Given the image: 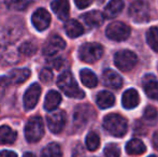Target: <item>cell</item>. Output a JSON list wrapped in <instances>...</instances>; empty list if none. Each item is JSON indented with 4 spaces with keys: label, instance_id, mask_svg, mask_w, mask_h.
Listing matches in <instances>:
<instances>
[{
    "label": "cell",
    "instance_id": "1",
    "mask_svg": "<svg viewBox=\"0 0 158 157\" xmlns=\"http://www.w3.org/2000/svg\"><path fill=\"white\" fill-rule=\"evenodd\" d=\"M57 85H58V87L60 88L64 94H66L67 96L71 97V98L81 99L85 96L84 92L79 87V85L75 82L74 78H73L72 73L70 71H64L58 76Z\"/></svg>",
    "mask_w": 158,
    "mask_h": 157
},
{
    "label": "cell",
    "instance_id": "2",
    "mask_svg": "<svg viewBox=\"0 0 158 157\" xmlns=\"http://www.w3.org/2000/svg\"><path fill=\"white\" fill-rule=\"evenodd\" d=\"M103 127L110 134L114 137H123L128 129V123L126 118L116 113H111L104 118Z\"/></svg>",
    "mask_w": 158,
    "mask_h": 157
},
{
    "label": "cell",
    "instance_id": "3",
    "mask_svg": "<svg viewBox=\"0 0 158 157\" xmlns=\"http://www.w3.org/2000/svg\"><path fill=\"white\" fill-rule=\"evenodd\" d=\"M103 55V48L99 43H85L80 48L79 57L82 61L94 64Z\"/></svg>",
    "mask_w": 158,
    "mask_h": 157
},
{
    "label": "cell",
    "instance_id": "4",
    "mask_svg": "<svg viewBox=\"0 0 158 157\" xmlns=\"http://www.w3.org/2000/svg\"><path fill=\"white\" fill-rule=\"evenodd\" d=\"M44 136V124L40 116H33L27 122L25 127V137L28 142L33 143L41 140Z\"/></svg>",
    "mask_w": 158,
    "mask_h": 157
},
{
    "label": "cell",
    "instance_id": "5",
    "mask_svg": "<svg viewBox=\"0 0 158 157\" xmlns=\"http://www.w3.org/2000/svg\"><path fill=\"white\" fill-rule=\"evenodd\" d=\"M129 15L135 23H145L150 19V4L144 0H135L129 6Z\"/></svg>",
    "mask_w": 158,
    "mask_h": 157
},
{
    "label": "cell",
    "instance_id": "6",
    "mask_svg": "<svg viewBox=\"0 0 158 157\" xmlns=\"http://www.w3.org/2000/svg\"><path fill=\"white\" fill-rule=\"evenodd\" d=\"M115 66L122 71L128 72L135 67L138 63V57L133 52L129 50L119 51L114 56Z\"/></svg>",
    "mask_w": 158,
    "mask_h": 157
},
{
    "label": "cell",
    "instance_id": "7",
    "mask_svg": "<svg viewBox=\"0 0 158 157\" xmlns=\"http://www.w3.org/2000/svg\"><path fill=\"white\" fill-rule=\"evenodd\" d=\"M130 27L127 24L122 23V22H114L111 23L106 27V35L109 39L113 41H124L128 39L130 36Z\"/></svg>",
    "mask_w": 158,
    "mask_h": 157
},
{
    "label": "cell",
    "instance_id": "8",
    "mask_svg": "<svg viewBox=\"0 0 158 157\" xmlns=\"http://www.w3.org/2000/svg\"><path fill=\"white\" fill-rule=\"evenodd\" d=\"M48 121V126L50 128V130L53 134H59L63 131V129L66 126V113L61 110L59 111H55L53 113H50L46 118Z\"/></svg>",
    "mask_w": 158,
    "mask_h": 157
},
{
    "label": "cell",
    "instance_id": "9",
    "mask_svg": "<svg viewBox=\"0 0 158 157\" xmlns=\"http://www.w3.org/2000/svg\"><path fill=\"white\" fill-rule=\"evenodd\" d=\"M41 86L38 83H35L28 87L24 95V107L26 110H32L35 107V105L39 101V98L41 96Z\"/></svg>",
    "mask_w": 158,
    "mask_h": 157
},
{
    "label": "cell",
    "instance_id": "10",
    "mask_svg": "<svg viewBox=\"0 0 158 157\" xmlns=\"http://www.w3.org/2000/svg\"><path fill=\"white\" fill-rule=\"evenodd\" d=\"M31 21L33 26L35 27V29L39 30V31H42V30H45L50 26L51 15L45 9L43 8L38 9L32 14Z\"/></svg>",
    "mask_w": 158,
    "mask_h": 157
},
{
    "label": "cell",
    "instance_id": "11",
    "mask_svg": "<svg viewBox=\"0 0 158 157\" xmlns=\"http://www.w3.org/2000/svg\"><path fill=\"white\" fill-rule=\"evenodd\" d=\"M66 48V42L63 38H60L59 36H53L52 38H50L46 42L45 46L43 48V53L45 56L53 57L56 54H58L59 52H61Z\"/></svg>",
    "mask_w": 158,
    "mask_h": 157
},
{
    "label": "cell",
    "instance_id": "12",
    "mask_svg": "<svg viewBox=\"0 0 158 157\" xmlns=\"http://www.w3.org/2000/svg\"><path fill=\"white\" fill-rule=\"evenodd\" d=\"M21 22L12 21L3 29V38L6 42H14L21 37L23 31Z\"/></svg>",
    "mask_w": 158,
    "mask_h": 157
},
{
    "label": "cell",
    "instance_id": "13",
    "mask_svg": "<svg viewBox=\"0 0 158 157\" xmlns=\"http://www.w3.org/2000/svg\"><path fill=\"white\" fill-rule=\"evenodd\" d=\"M102 79H103L104 85L112 89H118L123 85L122 76L112 69L104 70V72L102 73Z\"/></svg>",
    "mask_w": 158,
    "mask_h": 157
},
{
    "label": "cell",
    "instance_id": "14",
    "mask_svg": "<svg viewBox=\"0 0 158 157\" xmlns=\"http://www.w3.org/2000/svg\"><path fill=\"white\" fill-rule=\"evenodd\" d=\"M52 10L59 19L66 21L70 13V4L68 0H54L51 4Z\"/></svg>",
    "mask_w": 158,
    "mask_h": 157
},
{
    "label": "cell",
    "instance_id": "15",
    "mask_svg": "<svg viewBox=\"0 0 158 157\" xmlns=\"http://www.w3.org/2000/svg\"><path fill=\"white\" fill-rule=\"evenodd\" d=\"M140 101V97L139 94L135 89L130 88V89H127L125 93L123 94L122 97V105L125 109H133L139 105Z\"/></svg>",
    "mask_w": 158,
    "mask_h": 157
},
{
    "label": "cell",
    "instance_id": "16",
    "mask_svg": "<svg viewBox=\"0 0 158 157\" xmlns=\"http://www.w3.org/2000/svg\"><path fill=\"white\" fill-rule=\"evenodd\" d=\"M124 9L123 0H111L106 6L103 11V15L106 19H114Z\"/></svg>",
    "mask_w": 158,
    "mask_h": 157
},
{
    "label": "cell",
    "instance_id": "17",
    "mask_svg": "<svg viewBox=\"0 0 158 157\" xmlns=\"http://www.w3.org/2000/svg\"><path fill=\"white\" fill-rule=\"evenodd\" d=\"M82 19L85 22L86 25L90 26V27H99L103 24L106 17H104L103 13L99 12V11H90V12L82 15Z\"/></svg>",
    "mask_w": 158,
    "mask_h": 157
},
{
    "label": "cell",
    "instance_id": "18",
    "mask_svg": "<svg viewBox=\"0 0 158 157\" xmlns=\"http://www.w3.org/2000/svg\"><path fill=\"white\" fill-rule=\"evenodd\" d=\"M61 102V96L56 90H50L44 99V109L46 111H54Z\"/></svg>",
    "mask_w": 158,
    "mask_h": 157
},
{
    "label": "cell",
    "instance_id": "19",
    "mask_svg": "<svg viewBox=\"0 0 158 157\" xmlns=\"http://www.w3.org/2000/svg\"><path fill=\"white\" fill-rule=\"evenodd\" d=\"M96 102H97L98 107H99L100 109H108V108H111L114 105L115 97L112 93L102 90V92H100L99 94L97 95Z\"/></svg>",
    "mask_w": 158,
    "mask_h": 157
},
{
    "label": "cell",
    "instance_id": "20",
    "mask_svg": "<svg viewBox=\"0 0 158 157\" xmlns=\"http://www.w3.org/2000/svg\"><path fill=\"white\" fill-rule=\"evenodd\" d=\"M30 76V70L29 69H14L9 74V83L11 84H22L25 81H27Z\"/></svg>",
    "mask_w": 158,
    "mask_h": 157
},
{
    "label": "cell",
    "instance_id": "21",
    "mask_svg": "<svg viewBox=\"0 0 158 157\" xmlns=\"http://www.w3.org/2000/svg\"><path fill=\"white\" fill-rule=\"evenodd\" d=\"M64 30L70 38H77L84 32L83 26L75 19H68L64 24Z\"/></svg>",
    "mask_w": 158,
    "mask_h": 157
},
{
    "label": "cell",
    "instance_id": "22",
    "mask_svg": "<svg viewBox=\"0 0 158 157\" xmlns=\"http://www.w3.org/2000/svg\"><path fill=\"white\" fill-rule=\"evenodd\" d=\"M126 152L129 155H142L146 152V147L140 139H132L127 143Z\"/></svg>",
    "mask_w": 158,
    "mask_h": 157
},
{
    "label": "cell",
    "instance_id": "23",
    "mask_svg": "<svg viewBox=\"0 0 158 157\" xmlns=\"http://www.w3.org/2000/svg\"><path fill=\"white\" fill-rule=\"evenodd\" d=\"M16 132L9 126L0 127V144H12L16 140Z\"/></svg>",
    "mask_w": 158,
    "mask_h": 157
},
{
    "label": "cell",
    "instance_id": "24",
    "mask_svg": "<svg viewBox=\"0 0 158 157\" xmlns=\"http://www.w3.org/2000/svg\"><path fill=\"white\" fill-rule=\"evenodd\" d=\"M80 78L84 86L89 88H94L98 84V79L96 74L89 69H83L80 72Z\"/></svg>",
    "mask_w": 158,
    "mask_h": 157
},
{
    "label": "cell",
    "instance_id": "25",
    "mask_svg": "<svg viewBox=\"0 0 158 157\" xmlns=\"http://www.w3.org/2000/svg\"><path fill=\"white\" fill-rule=\"evenodd\" d=\"M144 92L150 98L158 100V82L154 79L144 81Z\"/></svg>",
    "mask_w": 158,
    "mask_h": 157
},
{
    "label": "cell",
    "instance_id": "26",
    "mask_svg": "<svg viewBox=\"0 0 158 157\" xmlns=\"http://www.w3.org/2000/svg\"><path fill=\"white\" fill-rule=\"evenodd\" d=\"M41 157H63L61 147L57 143H50L42 150Z\"/></svg>",
    "mask_w": 158,
    "mask_h": 157
},
{
    "label": "cell",
    "instance_id": "27",
    "mask_svg": "<svg viewBox=\"0 0 158 157\" xmlns=\"http://www.w3.org/2000/svg\"><path fill=\"white\" fill-rule=\"evenodd\" d=\"M89 108L86 105L79 107L74 112V125L77 126H83L87 122V113Z\"/></svg>",
    "mask_w": 158,
    "mask_h": 157
},
{
    "label": "cell",
    "instance_id": "28",
    "mask_svg": "<svg viewBox=\"0 0 158 157\" xmlns=\"http://www.w3.org/2000/svg\"><path fill=\"white\" fill-rule=\"evenodd\" d=\"M146 41L153 51L158 53V28L151 27L146 34Z\"/></svg>",
    "mask_w": 158,
    "mask_h": 157
},
{
    "label": "cell",
    "instance_id": "29",
    "mask_svg": "<svg viewBox=\"0 0 158 157\" xmlns=\"http://www.w3.org/2000/svg\"><path fill=\"white\" fill-rule=\"evenodd\" d=\"M32 0H6V6L10 10L23 11L30 6Z\"/></svg>",
    "mask_w": 158,
    "mask_h": 157
},
{
    "label": "cell",
    "instance_id": "30",
    "mask_svg": "<svg viewBox=\"0 0 158 157\" xmlns=\"http://www.w3.org/2000/svg\"><path fill=\"white\" fill-rule=\"evenodd\" d=\"M100 145V139L96 132L92 131L86 137V147L89 151H96Z\"/></svg>",
    "mask_w": 158,
    "mask_h": 157
},
{
    "label": "cell",
    "instance_id": "31",
    "mask_svg": "<svg viewBox=\"0 0 158 157\" xmlns=\"http://www.w3.org/2000/svg\"><path fill=\"white\" fill-rule=\"evenodd\" d=\"M38 48L35 43H32L31 41H27V42H24L21 46H19V51L21 54L25 55V56H32V55L35 54L37 52Z\"/></svg>",
    "mask_w": 158,
    "mask_h": 157
},
{
    "label": "cell",
    "instance_id": "32",
    "mask_svg": "<svg viewBox=\"0 0 158 157\" xmlns=\"http://www.w3.org/2000/svg\"><path fill=\"white\" fill-rule=\"evenodd\" d=\"M143 118L145 119L148 123L150 124H154L155 122L158 119V112L154 107H148L144 110L143 113Z\"/></svg>",
    "mask_w": 158,
    "mask_h": 157
},
{
    "label": "cell",
    "instance_id": "33",
    "mask_svg": "<svg viewBox=\"0 0 158 157\" xmlns=\"http://www.w3.org/2000/svg\"><path fill=\"white\" fill-rule=\"evenodd\" d=\"M104 155L106 157H119L121 156V150H119L118 145L111 143L108 144L104 149Z\"/></svg>",
    "mask_w": 158,
    "mask_h": 157
},
{
    "label": "cell",
    "instance_id": "34",
    "mask_svg": "<svg viewBox=\"0 0 158 157\" xmlns=\"http://www.w3.org/2000/svg\"><path fill=\"white\" fill-rule=\"evenodd\" d=\"M39 78L42 82H43V83H50L53 79L52 70L48 69V68H44V69L41 70V72H40Z\"/></svg>",
    "mask_w": 158,
    "mask_h": 157
},
{
    "label": "cell",
    "instance_id": "35",
    "mask_svg": "<svg viewBox=\"0 0 158 157\" xmlns=\"http://www.w3.org/2000/svg\"><path fill=\"white\" fill-rule=\"evenodd\" d=\"M48 65L51 68H54V69H60L61 66L64 65V59L60 57H51L48 60Z\"/></svg>",
    "mask_w": 158,
    "mask_h": 157
},
{
    "label": "cell",
    "instance_id": "36",
    "mask_svg": "<svg viewBox=\"0 0 158 157\" xmlns=\"http://www.w3.org/2000/svg\"><path fill=\"white\" fill-rule=\"evenodd\" d=\"M9 84V80L6 78H3V76H0V99L3 97L4 93L6 90V87H8Z\"/></svg>",
    "mask_w": 158,
    "mask_h": 157
},
{
    "label": "cell",
    "instance_id": "37",
    "mask_svg": "<svg viewBox=\"0 0 158 157\" xmlns=\"http://www.w3.org/2000/svg\"><path fill=\"white\" fill-rule=\"evenodd\" d=\"M74 2H75V4H77V8L85 9L92 4L93 0H74Z\"/></svg>",
    "mask_w": 158,
    "mask_h": 157
},
{
    "label": "cell",
    "instance_id": "38",
    "mask_svg": "<svg viewBox=\"0 0 158 157\" xmlns=\"http://www.w3.org/2000/svg\"><path fill=\"white\" fill-rule=\"evenodd\" d=\"M0 157H17L16 154L12 151H1L0 152Z\"/></svg>",
    "mask_w": 158,
    "mask_h": 157
},
{
    "label": "cell",
    "instance_id": "39",
    "mask_svg": "<svg viewBox=\"0 0 158 157\" xmlns=\"http://www.w3.org/2000/svg\"><path fill=\"white\" fill-rule=\"evenodd\" d=\"M153 145L154 147L158 151V131H156L153 136Z\"/></svg>",
    "mask_w": 158,
    "mask_h": 157
},
{
    "label": "cell",
    "instance_id": "40",
    "mask_svg": "<svg viewBox=\"0 0 158 157\" xmlns=\"http://www.w3.org/2000/svg\"><path fill=\"white\" fill-rule=\"evenodd\" d=\"M23 157H35L32 153H26Z\"/></svg>",
    "mask_w": 158,
    "mask_h": 157
},
{
    "label": "cell",
    "instance_id": "41",
    "mask_svg": "<svg viewBox=\"0 0 158 157\" xmlns=\"http://www.w3.org/2000/svg\"><path fill=\"white\" fill-rule=\"evenodd\" d=\"M148 157H156V156H154V155H152V156H148Z\"/></svg>",
    "mask_w": 158,
    "mask_h": 157
}]
</instances>
